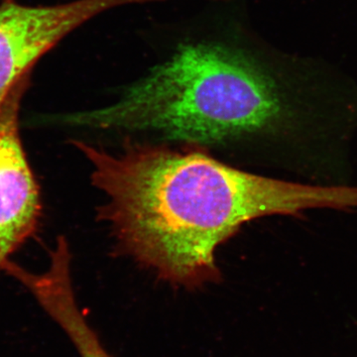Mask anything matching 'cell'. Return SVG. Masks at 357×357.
Returning a JSON list of instances; mask_svg holds the SVG:
<instances>
[{"mask_svg":"<svg viewBox=\"0 0 357 357\" xmlns=\"http://www.w3.org/2000/svg\"><path fill=\"white\" fill-rule=\"evenodd\" d=\"M103 192L98 220L121 255L160 280L195 290L222 280L218 248L243 225L311 208H357V187L312 185L246 172L204 146L126 144L119 153L72 141Z\"/></svg>","mask_w":357,"mask_h":357,"instance_id":"1","label":"cell"},{"mask_svg":"<svg viewBox=\"0 0 357 357\" xmlns=\"http://www.w3.org/2000/svg\"><path fill=\"white\" fill-rule=\"evenodd\" d=\"M195 24L116 100L73 121L204 146L272 133L297 119L302 62L229 14Z\"/></svg>","mask_w":357,"mask_h":357,"instance_id":"2","label":"cell"},{"mask_svg":"<svg viewBox=\"0 0 357 357\" xmlns=\"http://www.w3.org/2000/svg\"><path fill=\"white\" fill-rule=\"evenodd\" d=\"M154 0H75L57 6H27L7 0L0 6V110L27 91L33 68L70 33L100 14Z\"/></svg>","mask_w":357,"mask_h":357,"instance_id":"3","label":"cell"},{"mask_svg":"<svg viewBox=\"0 0 357 357\" xmlns=\"http://www.w3.org/2000/svg\"><path fill=\"white\" fill-rule=\"evenodd\" d=\"M51 263L41 274L18 270L16 280L22 284L40 306L66 333L81 357H112L77 305L72 274V255L58 249L50 255Z\"/></svg>","mask_w":357,"mask_h":357,"instance_id":"5","label":"cell"},{"mask_svg":"<svg viewBox=\"0 0 357 357\" xmlns=\"http://www.w3.org/2000/svg\"><path fill=\"white\" fill-rule=\"evenodd\" d=\"M25 91L0 110V271L35 234L41 218L38 183L21 143L18 114Z\"/></svg>","mask_w":357,"mask_h":357,"instance_id":"4","label":"cell"}]
</instances>
